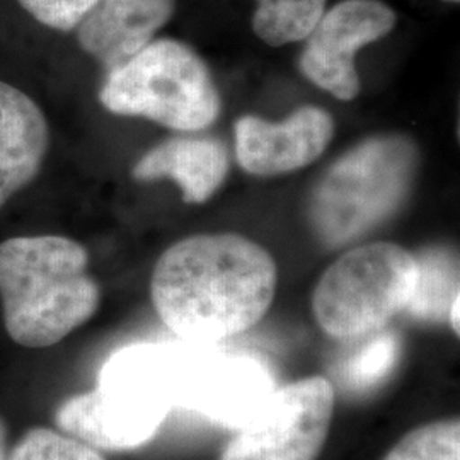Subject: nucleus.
<instances>
[{
	"label": "nucleus",
	"mask_w": 460,
	"mask_h": 460,
	"mask_svg": "<svg viewBox=\"0 0 460 460\" xmlns=\"http://www.w3.org/2000/svg\"><path fill=\"white\" fill-rule=\"evenodd\" d=\"M459 300L460 296H456V300L452 302V305L448 309V317H447L450 326L456 331V334H459Z\"/></svg>",
	"instance_id": "obj_21"
},
{
	"label": "nucleus",
	"mask_w": 460,
	"mask_h": 460,
	"mask_svg": "<svg viewBox=\"0 0 460 460\" xmlns=\"http://www.w3.org/2000/svg\"><path fill=\"white\" fill-rule=\"evenodd\" d=\"M273 391V377L261 360L198 345L181 408L239 429Z\"/></svg>",
	"instance_id": "obj_8"
},
{
	"label": "nucleus",
	"mask_w": 460,
	"mask_h": 460,
	"mask_svg": "<svg viewBox=\"0 0 460 460\" xmlns=\"http://www.w3.org/2000/svg\"><path fill=\"white\" fill-rule=\"evenodd\" d=\"M334 411L328 378L275 389L226 447L220 460H317Z\"/></svg>",
	"instance_id": "obj_6"
},
{
	"label": "nucleus",
	"mask_w": 460,
	"mask_h": 460,
	"mask_svg": "<svg viewBox=\"0 0 460 460\" xmlns=\"http://www.w3.org/2000/svg\"><path fill=\"white\" fill-rule=\"evenodd\" d=\"M197 343H140L113 353L99 374V387L171 411L181 408Z\"/></svg>",
	"instance_id": "obj_11"
},
{
	"label": "nucleus",
	"mask_w": 460,
	"mask_h": 460,
	"mask_svg": "<svg viewBox=\"0 0 460 460\" xmlns=\"http://www.w3.org/2000/svg\"><path fill=\"white\" fill-rule=\"evenodd\" d=\"M229 150L215 137H172L150 148L133 167L138 181L172 180L186 203H205L226 181Z\"/></svg>",
	"instance_id": "obj_13"
},
{
	"label": "nucleus",
	"mask_w": 460,
	"mask_h": 460,
	"mask_svg": "<svg viewBox=\"0 0 460 460\" xmlns=\"http://www.w3.org/2000/svg\"><path fill=\"white\" fill-rule=\"evenodd\" d=\"M99 99L115 115L147 118L186 133L208 128L220 115L208 66L190 47L167 38L110 70Z\"/></svg>",
	"instance_id": "obj_4"
},
{
	"label": "nucleus",
	"mask_w": 460,
	"mask_h": 460,
	"mask_svg": "<svg viewBox=\"0 0 460 460\" xmlns=\"http://www.w3.org/2000/svg\"><path fill=\"white\" fill-rule=\"evenodd\" d=\"M169 412L106 387L72 395L55 421L66 435L93 448L123 452L147 444Z\"/></svg>",
	"instance_id": "obj_10"
},
{
	"label": "nucleus",
	"mask_w": 460,
	"mask_h": 460,
	"mask_svg": "<svg viewBox=\"0 0 460 460\" xmlns=\"http://www.w3.org/2000/svg\"><path fill=\"white\" fill-rule=\"evenodd\" d=\"M384 460H460L459 420L435 421L412 429Z\"/></svg>",
	"instance_id": "obj_17"
},
{
	"label": "nucleus",
	"mask_w": 460,
	"mask_h": 460,
	"mask_svg": "<svg viewBox=\"0 0 460 460\" xmlns=\"http://www.w3.org/2000/svg\"><path fill=\"white\" fill-rule=\"evenodd\" d=\"M418 279L406 311L416 319L445 321L459 296V266L452 252L429 249L416 256Z\"/></svg>",
	"instance_id": "obj_15"
},
{
	"label": "nucleus",
	"mask_w": 460,
	"mask_h": 460,
	"mask_svg": "<svg viewBox=\"0 0 460 460\" xmlns=\"http://www.w3.org/2000/svg\"><path fill=\"white\" fill-rule=\"evenodd\" d=\"M418 150L402 135H378L348 150L315 186L311 222L323 243L338 247L394 215L410 195Z\"/></svg>",
	"instance_id": "obj_3"
},
{
	"label": "nucleus",
	"mask_w": 460,
	"mask_h": 460,
	"mask_svg": "<svg viewBox=\"0 0 460 460\" xmlns=\"http://www.w3.org/2000/svg\"><path fill=\"white\" fill-rule=\"evenodd\" d=\"M83 244L62 235L0 243V302L7 334L24 348H49L98 311L101 290Z\"/></svg>",
	"instance_id": "obj_2"
},
{
	"label": "nucleus",
	"mask_w": 460,
	"mask_h": 460,
	"mask_svg": "<svg viewBox=\"0 0 460 460\" xmlns=\"http://www.w3.org/2000/svg\"><path fill=\"white\" fill-rule=\"evenodd\" d=\"M235 157L254 176H279L313 164L331 144L334 121L328 111L304 106L281 123L243 116L235 123Z\"/></svg>",
	"instance_id": "obj_9"
},
{
	"label": "nucleus",
	"mask_w": 460,
	"mask_h": 460,
	"mask_svg": "<svg viewBox=\"0 0 460 460\" xmlns=\"http://www.w3.org/2000/svg\"><path fill=\"white\" fill-rule=\"evenodd\" d=\"M395 26L394 11L378 0H345L324 13L307 36L300 70L334 98L351 101L360 93L355 57Z\"/></svg>",
	"instance_id": "obj_7"
},
{
	"label": "nucleus",
	"mask_w": 460,
	"mask_h": 460,
	"mask_svg": "<svg viewBox=\"0 0 460 460\" xmlns=\"http://www.w3.org/2000/svg\"><path fill=\"white\" fill-rule=\"evenodd\" d=\"M445 2H459V0H445Z\"/></svg>",
	"instance_id": "obj_23"
},
{
	"label": "nucleus",
	"mask_w": 460,
	"mask_h": 460,
	"mask_svg": "<svg viewBox=\"0 0 460 460\" xmlns=\"http://www.w3.org/2000/svg\"><path fill=\"white\" fill-rule=\"evenodd\" d=\"M174 11V0H98L77 26L84 51L110 70L146 49Z\"/></svg>",
	"instance_id": "obj_12"
},
{
	"label": "nucleus",
	"mask_w": 460,
	"mask_h": 460,
	"mask_svg": "<svg viewBox=\"0 0 460 460\" xmlns=\"http://www.w3.org/2000/svg\"><path fill=\"white\" fill-rule=\"evenodd\" d=\"M31 16L58 31H70L79 26L84 16L98 0H17Z\"/></svg>",
	"instance_id": "obj_20"
},
{
	"label": "nucleus",
	"mask_w": 460,
	"mask_h": 460,
	"mask_svg": "<svg viewBox=\"0 0 460 460\" xmlns=\"http://www.w3.org/2000/svg\"><path fill=\"white\" fill-rule=\"evenodd\" d=\"M4 460H104L98 450L49 428L28 429Z\"/></svg>",
	"instance_id": "obj_19"
},
{
	"label": "nucleus",
	"mask_w": 460,
	"mask_h": 460,
	"mask_svg": "<svg viewBox=\"0 0 460 460\" xmlns=\"http://www.w3.org/2000/svg\"><path fill=\"white\" fill-rule=\"evenodd\" d=\"M418 279L416 256L393 243L348 251L329 266L313 296L321 329L336 340L372 336L411 300Z\"/></svg>",
	"instance_id": "obj_5"
},
{
	"label": "nucleus",
	"mask_w": 460,
	"mask_h": 460,
	"mask_svg": "<svg viewBox=\"0 0 460 460\" xmlns=\"http://www.w3.org/2000/svg\"><path fill=\"white\" fill-rule=\"evenodd\" d=\"M7 438H9V429H7V425H5L4 418L0 416V460L5 459V454H7V450H9Z\"/></svg>",
	"instance_id": "obj_22"
},
{
	"label": "nucleus",
	"mask_w": 460,
	"mask_h": 460,
	"mask_svg": "<svg viewBox=\"0 0 460 460\" xmlns=\"http://www.w3.org/2000/svg\"><path fill=\"white\" fill-rule=\"evenodd\" d=\"M399 338L393 331L374 332V338L365 341L346 360V382L353 389H367L385 377L399 358Z\"/></svg>",
	"instance_id": "obj_18"
},
{
	"label": "nucleus",
	"mask_w": 460,
	"mask_h": 460,
	"mask_svg": "<svg viewBox=\"0 0 460 460\" xmlns=\"http://www.w3.org/2000/svg\"><path fill=\"white\" fill-rule=\"evenodd\" d=\"M277 279L271 254L244 235H195L159 258L150 296L159 317L176 336L186 343H215L263 319Z\"/></svg>",
	"instance_id": "obj_1"
},
{
	"label": "nucleus",
	"mask_w": 460,
	"mask_h": 460,
	"mask_svg": "<svg viewBox=\"0 0 460 460\" xmlns=\"http://www.w3.org/2000/svg\"><path fill=\"white\" fill-rule=\"evenodd\" d=\"M328 0H258L252 30L271 47L305 40L326 11Z\"/></svg>",
	"instance_id": "obj_16"
},
{
	"label": "nucleus",
	"mask_w": 460,
	"mask_h": 460,
	"mask_svg": "<svg viewBox=\"0 0 460 460\" xmlns=\"http://www.w3.org/2000/svg\"><path fill=\"white\" fill-rule=\"evenodd\" d=\"M49 144V123L38 104L0 81V208L38 176Z\"/></svg>",
	"instance_id": "obj_14"
}]
</instances>
